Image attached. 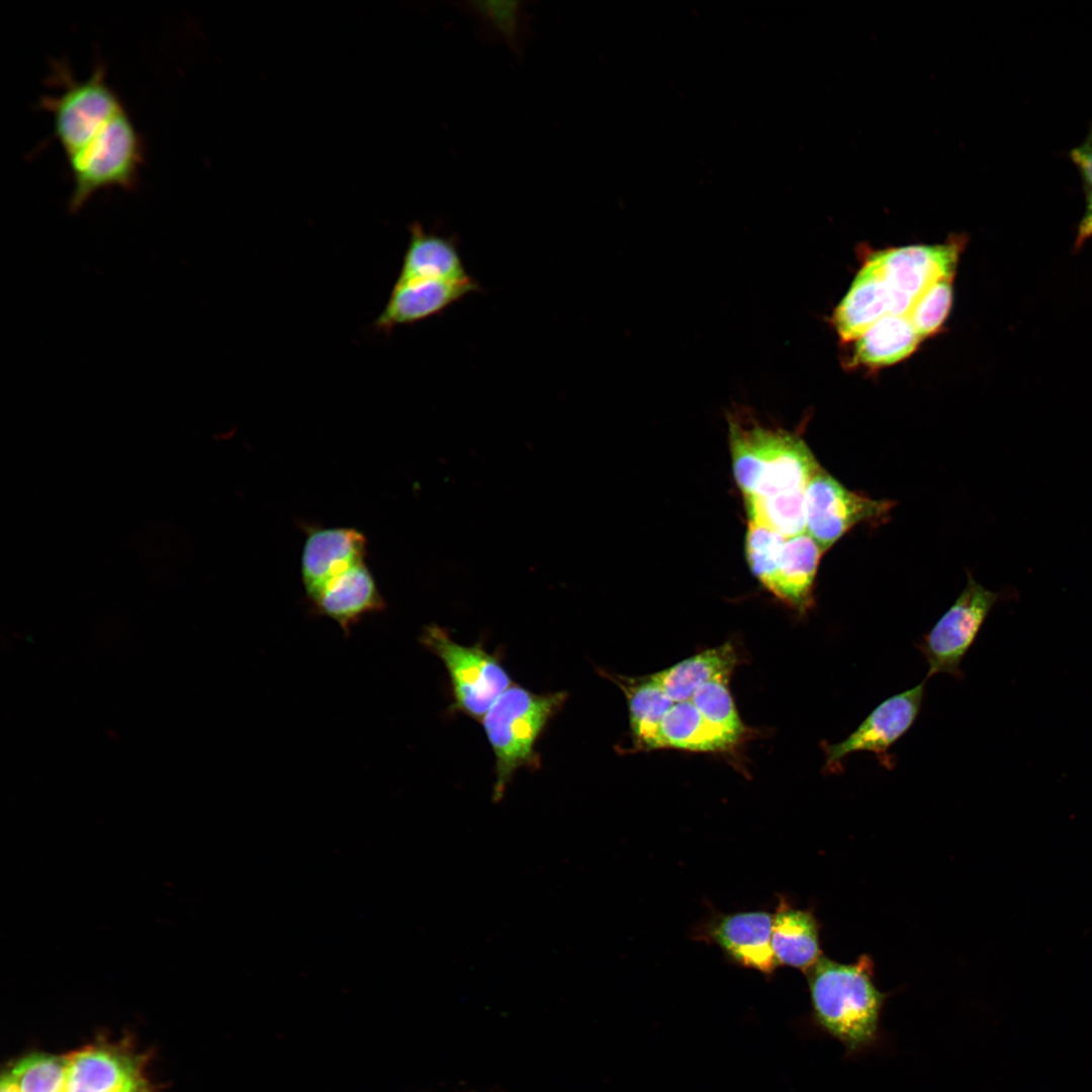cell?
<instances>
[{
  "instance_id": "1",
  "label": "cell",
  "mask_w": 1092,
  "mask_h": 1092,
  "mask_svg": "<svg viewBox=\"0 0 1092 1092\" xmlns=\"http://www.w3.org/2000/svg\"><path fill=\"white\" fill-rule=\"evenodd\" d=\"M735 481L743 497L806 491L820 466L804 440L761 424L752 410L727 414Z\"/></svg>"
},
{
  "instance_id": "2",
  "label": "cell",
  "mask_w": 1092,
  "mask_h": 1092,
  "mask_svg": "<svg viewBox=\"0 0 1092 1092\" xmlns=\"http://www.w3.org/2000/svg\"><path fill=\"white\" fill-rule=\"evenodd\" d=\"M807 977L812 1017L819 1029L837 1039L848 1055L880 1042L886 995L875 986L867 958L845 965L820 957L808 969Z\"/></svg>"
},
{
  "instance_id": "3",
  "label": "cell",
  "mask_w": 1092,
  "mask_h": 1092,
  "mask_svg": "<svg viewBox=\"0 0 1092 1092\" xmlns=\"http://www.w3.org/2000/svg\"><path fill=\"white\" fill-rule=\"evenodd\" d=\"M566 699L565 692L535 694L512 685L484 715L483 729L495 760L494 802L503 799L518 769L540 767L536 743Z\"/></svg>"
},
{
  "instance_id": "4",
  "label": "cell",
  "mask_w": 1092,
  "mask_h": 1092,
  "mask_svg": "<svg viewBox=\"0 0 1092 1092\" xmlns=\"http://www.w3.org/2000/svg\"><path fill=\"white\" fill-rule=\"evenodd\" d=\"M144 152L143 140L123 108L87 147L67 159L73 178L69 210L77 212L98 191L134 188Z\"/></svg>"
},
{
  "instance_id": "5",
  "label": "cell",
  "mask_w": 1092,
  "mask_h": 1092,
  "mask_svg": "<svg viewBox=\"0 0 1092 1092\" xmlns=\"http://www.w3.org/2000/svg\"><path fill=\"white\" fill-rule=\"evenodd\" d=\"M421 643L444 663L451 684L453 712L482 719L512 679L499 657L475 644L455 642L444 628L431 624L423 629Z\"/></svg>"
},
{
  "instance_id": "6",
  "label": "cell",
  "mask_w": 1092,
  "mask_h": 1092,
  "mask_svg": "<svg viewBox=\"0 0 1092 1092\" xmlns=\"http://www.w3.org/2000/svg\"><path fill=\"white\" fill-rule=\"evenodd\" d=\"M962 238L938 245H909L872 253L864 260L882 279L894 304V314L907 315L935 282L953 278Z\"/></svg>"
},
{
  "instance_id": "7",
  "label": "cell",
  "mask_w": 1092,
  "mask_h": 1092,
  "mask_svg": "<svg viewBox=\"0 0 1092 1092\" xmlns=\"http://www.w3.org/2000/svg\"><path fill=\"white\" fill-rule=\"evenodd\" d=\"M65 90L41 100V106L53 116L54 133L68 158L77 154L100 132L106 123L124 107L105 80L102 65L81 82L66 79Z\"/></svg>"
},
{
  "instance_id": "8",
  "label": "cell",
  "mask_w": 1092,
  "mask_h": 1092,
  "mask_svg": "<svg viewBox=\"0 0 1092 1092\" xmlns=\"http://www.w3.org/2000/svg\"><path fill=\"white\" fill-rule=\"evenodd\" d=\"M806 533L825 552L860 523H881L894 507L853 492L821 467L806 488Z\"/></svg>"
},
{
  "instance_id": "9",
  "label": "cell",
  "mask_w": 1092,
  "mask_h": 1092,
  "mask_svg": "<svg viewBox=\"0 0 1092 1092\" xmlns=\"http://www.w3.org/2000/svg\"><path fill=\"white\" fill-rule=\"evenodd\" d=\"M997 600L996 593L969 575L954 604L918 645L928 664L926 678L942 672L962 676L961 662Z\"/></svg>"
},
{
  "instance_id": "10",
  "label": "cell",
  "mask_w": 1092,
  "mask_h": 1092,
  "mask_svg": "<svg viewBox=\"0 0 1092 1092\" xmlns=\"http://www.w3.org/2000/svg\"><path fill=\"white\" fill-rule=\"evenodd\" d=\"M925 684L926 679L888 698L846 738L824 744L825 768L832 771L840 768L847 755L860 751L875 753L881 760L888 759L889 749L911 728L920 713Z\"/></svg>"
},
{
  "instance_id": "11",
  "label": "cell",
  "mask_w": 1092,
  "mask_h": 1092,
  "mask_svg": "<svg viewBox=\"0 0 1092 1092\" xmlns=\"http://www.w3.org/2000/svg\"><path fill=\"white\" fill-rule=\"evenodd\" d=\"M301 526L305 540L300 556V574L310 601L330 580L365 561L367 539L355 528Z\"/></svg>"
},
{
  "instance_id": "12",
  "label": "cell",
  "mask_w": 1092,
  "mask_h": 1092,
  "mask_svg": "<svg viewBox=\"0 0 1092 1092\" xmlns=\"http://www.w3.org/2000/svg\"><path fill=\"white\" fill-rule=\"evenodd\" d=\"M480 290L472 277L462 281L423 279L395 281L382 311L374 322L377 331L389 333L443 313L469 293Z\"/></svg>"
},
{
  "instance_id": "13",
  "label": "cell",
  "mask_w": 1092,
  "mask_h": 1092,
  "mask_svg": "<svg viewBox=\"0 0 1092 1092\" xmlns=\"http://www.w3.org/2000/svg\"><path fill=\"white\" fill-rule=\"evenodd\" d=\"M309 603L316 615L332 619L346 636L365 616L386 608L365 561L330 580Z\"/></svg>"
},
{
  "instance_id": "14",
  "label": "cell",
  "mask_w": 1092,
  "mask_h": 1092,
  "mask_svg": "<svg viewBox=\"0 0 1092 1092\" xmlns=\"http://www.w3.org/2000/svg\"><path fill=\"white\" fill-rule=\"evenodd\" d=\"M66 1092H142L147 1089L134 1060L105 1046H91L67 1057Z\"/></svg>"
},
{
  "instance_id": "15",
  "label": "cell",
  "mask_w": 1092,
  "mask_h": 1092,
  "mask_svg": "<svg viewBox=\"0 0 1092 1092\" xmlns=\"http://www.w3.org/2000/svg\"><path fill=\"white\" fill-rule=\"evenodd\" d=\"M771 926L769 913L753 911L720 916L708 932L736 963L768 974L778 965L771 947Z\"/></svg>"
},
{
  "instance_id": "16",
  "label": "cell",
  "mask_w": 1092,
  "mask_h": 1092,
  "mask_svg": "<svg viewBox=\"0 0 1092 1092\" xmlns=\"http://www.w3.org/2000/svg\"><path fill=\"white\" fill-rule=\"evenodd\" d=\"M396 281L423 279L462 281L465 270L453 237L427 232L419 222L410 225V240Z\"/></svg>"
},
{
  "instance_id": "17",
  "label": "cell",
  "mask_w": 1092,
  "mask_h": 1092,
  "mask_svg": "<svg viewBox=\"0 0 1092 1092\" xmlns=\"http://www.w3.org/2000/svg\"><path fill=\"white\" fill-rule=\"evenodd\" d=\"M887 314H894L891 295L879 275L863 263L833 312V326L840 339L850 343Z\"/></svg>"
},
{
  "instance_id": "18",
  "label": "cell",
  "mask_w": 1092,
  "mask_h": 1092,
  "mask_svg": "<svg viewBox=\"0 0 1092 1092\" xmlns=\"http://www.w3.org/2000/svg\"><path fill=\"white\" fill-rule=\"evenodd\" d=\"M823 553L807 533L787 539L767 590L796 611L806 612L813 603L815 578Z\"/></svg>"
},
{
  "instance_id": "19",
  "label": "cell",
  "mask_w": 1092,
  "mask_h": 1092,
  "mask_svg": "<svg viewBox=\"0 0 1092 1092\" xmlns=\"http://www.w3.org/2000/svg\"><path fill=\"white\" fill-rule=\"evenodd\" d=\"M921 341L907 315L887 314L850 342L848 363L869 368L896 364L910 356Z\"/></svg>"
},
{
  "instance_id": "20",
  "label": "cell",
  "mask_w": 1092,
  "mask_h": 1092,
  "mask_svg": "<svg viewBox=\"0 0 1092 1092\" xmlns=\"http://www.w3.org/2000/svg\"><path fill=\"white\" fill-rule=\"evenodd\" d=\"M737 742L706 721L691 700L674 703L664 715L654 748L673 747L691 751H724Z\"/></svg>"
},
{
  "instance_id": "21",
  "label": "cell",
  "mask_w": 1092,
  "mask_h": 1092,
  "mask_svg": "<svg viewBox=\"0 0 1092 1092\" xmlns=\"http://www.w3.org/2000/svg\"><path fill=\"white\" fill-rule=\"evenodd\" d=\"M737 662L730 643L708 649L673 666L652 674L674 702L690 700L705 682L717 676H730Z\"/></svg>"
},
{
  "instance_id": "22",
  "label": "cell",
  "mask_w": 1092,
  "mask_h": 1092,
  "mask_svg": "<svg viewBox=\"0 0 1092 1092\" xmlns=\"http://www.w3.org/2000/svg\"><path fill=\"white\" fill-rule=\"evenodd\" d=\"M771 947L778 964L808 970L819 959L817 924L811 913L781 905L772 917Z\"/></svg>"
},
{
  "instance_id": "23",
  "label": "cell",
  "mask_w": 1092,
  "mask_h": 1092,
  "mask_svg": "<svg viewBox=\"0 0 1092 1092\" xmlns=\"http://www.w3.org/2000/svg\"><path fill=\"white\" fill-rule=\"evenodd\" d=\"M606 675L614 679L627 697L636 745L654 748L660 723L674 702L653 675L639 679Z\"/></svg>"
},
{
  "instance_id": "24",
  "label": "cell",
  "mask_w": 1092,
  "mask_h": 1092,
  "mask_svg": "<svg viewBox=\"0 0 1092 1092\" xmlns=\"http://www.w3.org/2000/svg\"><path fill=\"white\" fill-rule=\"evenodd\" d=\"M806 491L771 496H747L748 522L765 527L786 539L806 533Z\"/></svg>"
},
{
  "instance_id": "25",
  "label": "cell",
  "mask_w": 1092,
  "mask_h": 1092,
  "mask_svg": "<svg viewBox=\"0 0 1092 1092\" xmlns=\"http://www.w3.org/2000/svg\"><path fill=\"white\" fill-rule=\"evenodd\" d=\"M67 1068V1057L33 1054L6 1076L18 1092H66Z\"/></svg>"
},
{
  "instance_id": "26",
  "label": "cell",
  "mask_w": 1092,
  "mask_h": 1092,
  "mask_svg": "<svg viewBox=\"0 0 1092 1092\" xmlns=\"http://www.w3.org/2000/svg\"><path fill=\"white\" fill-rule=\"evenodd\" d=\"M730 676H717L702 685L690 699L703 718L737 741L744 727L728 689Z\"/></svg>"
},
{
  "instance_id": "27",
  "label": "cell",
  "mask_w": 1092,
  "mask_h": 1092,
  "mask_svg": "<svg viewBox=\"0 0 1092 1092\" xmlns=\"http://www.w3.org/2000/svg\"><path fill=\"white\" fill-rule=\"evenodd\" d=\"M786 540L765 527L748 522L745 537L746 560L752 574L766 589L777 572Z\"/></svg>"
},
{
  "instance_id": "28",
  "label": "cell",
  "mask_w": 1092,
  "mask_h": 1092,
  "mask_svg": "<svg viewBox=\"0 0 1092 1092\" xmlns=\"http://www.w3.org/2000/svg\"><path fill=\"white\" fill-rule=\"evenodd\" d=\"M952 279L935 282L908 312V318L922 339L935 334L943 325L952 302Z\"/></svg>"
},
{
  "instance_id": "29",
  "label": "cell",
  "mask_w": 1092,
  "mask_h": 1092,
  "mask_svg": "<svg viewBox=\"0 0 1092 1092\" xmlns=\"http://www.w3.org/2000/svg\"><path fill=\"white\" fill-rule=\"evenodd\" d=\"M470 11L484 26L498 34L513 51H518L523 28L522 2H470Z\"/></svg>"
},
{
  "instance_id": "30",
  "label": "cell",
  "mask_w": 1092,
  "mask_h": 1092,
  "mask_svg": "<svg viewBox=\"0 0 1092 1092\" xmlns=\"http://www.w3.org/2000/svg\"><path fill=\"white\" fill-rule=\"evenodd\" d=\"M1072 162L1077 167L1085 189L1092 187V127L1085 140L1070 152Z\"/></svg>"
},
{
  "instance_id": "31",
  "label": "cell",
  "mask_w": 1092,
  "mask_h": 1092,
  "mask_svg": "<svg viewBox=\"0 0 1092 1092\" xmlns=\"http://www.w3.org/2000/svg\"><path fill=\"white\" fill-rule=\"evenodd\" d=\"M1085 207L1076 232L1075 250H1079L1092 239V187L1085 189Z\"/></svg>"
},
{
  "instance_id": "32",
  "label": "cell",
  "mask_w": 1092,
  "mask_h": 1092,
  "mask_svg": "<svg viewBox=\"0 0 1092 1092\" xmlns=\"http://www.w3.org/2000/svg\"><path fill=\"white\" fill-rule=\"evenodd\" d=\"M142 1092H148V1090L146 1089V1090H144V1091H142Z\"/></svg>"
}]
</instances>
